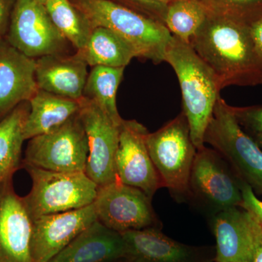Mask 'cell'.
Returning <instances> with one entry per match:
<instances>
[{"mask_svg":"<svg viewBox=\"0 0 262 262\" xmlns=\"http://www.w3.org/2000/svg\"><path fill=\"white\" fill-rule=\"evenodd\" d=\"M243 202L241 207L253 213L262 226V201L256 198L251 186L246 182H241Z\"/></svg>","mask_w":262,"mask_h":262,"instance_id":"28","label":"cell"},{"mask_svg":"<svg viewBox=\"0 0 262 262\" xmlns=\"http://www.w3.org/2000/svg\"><path fill=\"white\" fill-rule=\"evenodd\" d=\"M36 59L0 40V121L37 93Z\"/></svg>","mask_w":262,"mask_h":262,"instance_id":"17","label":"cell"},{"mask_svg":"<svg viewBox=\"0 0 262 262\" xmlns=\"http://www.w3.org/2000/svg\"><path fill=\"white\" fill-rule=\"evenodd\" d=\"M29 102L20 103L0 121V186L22 168L24 127Z\"/></svg>","mask_w":262,"mask_h":262,"instance_id":"23","label":"cell"},{"mask_svg":"<svg viewBox=\"0 0 262 262\" xmlns=\"http://www.w3.org/2000/svg\"><path fill=\"white\" fill-rule=\"evenodd\" d=\"M208 13L251 27L262 18V0H199Z\"/></svg>","mask_w":262,"mask_h":262,"instance_id":"26","label":"cell"},{"mask_svg":"<svg viewBox=\"0 0 262 262\" xmlns=\"http://www.w3.org/2000/svg\"><path fill=\"white\" fill-rule=\"evenodd\" d=\"M5 39L29 58L63 54L67 42L52 21L45 5L16 0Z\"/></svg>","mask_w":262,"mask_h":262,"instance_id":"10","label":"cell"},{"mask_svg":"<svg viewBox=\"0 0 262 262\" xmlns=\"http://www.w3.org/2000/svg\"><path fill=\"white\" fill-rule=\"evenodd\" d=\"M94 204L98 222L118 233L161 229L162 224L151 205V198L141 189L120 181L98 187Z\"/></svg>","mask_w":262,"mask_h":262,"instance_id":"9","label":"cell"},{"mask_svg":"<svg viewBox=\"0 0 262 262\" xmlns=\"http://www.w3.org/2000/svg\"><path fill=\"white\" fill-rule=\"evenodd\" d=\"M115 262H127L126 260H122V261H115Z\"/></svg>","mask_w":262,"mask_h":262,"instance_id":"34","label":"cell"},{"mask_svg":"<svg viewBox=\"0 0 262 262\" xmlns=\"http://www.w3.org/2000/svg\"><path fill=\"white\" fill-rule=\"evenodd\" d=\"M36 63L38 89L77 101L82 98L89 65L77 53L48 55L37 58Z\"/></svg>","mask_w":262,"mask_h":262,"instance_id":"19","label":"cell"},{"mask_svg":"<svg viewBox=\"0 0 262 262\" xmlns=\"http://www.w3.org/2000/svg\"><path fill=\"white\" fill-rule=\"evenodd\" d=\"M189 45L214 73L222 89L262 84V62L249 26L208 13Z\"/></svg>","mask_w":262,"mask_h":262,"instance_id":"1","label":"cell"},{"mask_svg":"<svg viewBox=\"0 0 262 262\" xmlns=\"http://www.w3.org/2000/svg\"><path fill=\"white\" fill-rule=\"evenodd\" d=\"M204 143L227 161L241 181L262 195V149L246 134L232 106L221 96L207 127Z\"/></svg>","mask_w":262,"mask_h":262,"instance_id":"5","label":"cell"},{"mask_svg":"<svg viewBox=\"0 0 262 262\" xmlns=\"http://www.w3.org/2000/svg\"><path fill=\"white\" fill-rule=\"evenodd\" d=\"M80 115L89 140V157L85 173L98 186L117 181L115 156L120 126L114 124L94 101L82 97Z\"/></svg>","mask_w":262,"mask_h":262,"instance_id":"11","label":"cell"},{"mask_svg":"<svg viewBox=\"0 0 262 262\" xmlns=\"http://www.w3.org/2000/svg\"><path fill=\"white\" fill-rule=\"evenodd\" d=\"M24 127V140L47 134L80 113L81 102L39 89L29 101Z\"/></svg>","mask_w":262,"mask_h":262,"instance_id":"21","label":"cell"},{"mask_svg":"<svg viewBox=\"0 0 262 262\" xmlns=\"http://www.w3.org/2000/svg\"><path fill=\"white\" fill-rule=\"evenodd\" d=\"M77 53L91 67L125 68L133 58H139L137 52L126 40L102 27L93 29L87 44Z\"/></svg>","mask_w":262,"mask_h":262,"instance_id":"22","label":"cell"},{"mask_svg":"<svg viewBox=\"0 0 262 262\" xmlns=\"http://www.w3.org/2000/svg\"><path fill=\"white\" fill-rule=\"evenodd\" d=\"M35 1L37 2V3H39V4L46 5V3H47L48 2H49L50 0H35Z\"/></svg>","mask_w":262,"mask_h":262,"instance_id":"33","label":"cell"},{"mask_svg":"<svg viewBox=\"0 0 262 262\" xmlns=\"http://www.w3.org/2000/svg\"><path fill=\"white\" fill-rule=\"evenodd\" d=\"M33 220L13 178L0 186V262H34L31 249Z\"/></svg>","mask_w":262,"mask_h":262,"instance_id":"15","label":"cell"},{"mask_svg":"<svg viewBox=\"0 0 262 262\" xmlns=\"http://www.w3.org/2000/svg\"><path fill=\"white\" fill-rule=\"evenodd\" d=\"M149 131L135 120H123L115 156L117 180L152 198L163 187L146 144Z\"/></svg>","mask_w":262,"mask_h":262,"instance_id":"13","label":"cell"},{"mask_svg":"<svg viewBox=\"0 0 262 262\" xmlns=\"http://www.w3.org/2000/svg\"><path fill=\"white\" fill-rule=\"evenodd\" d=\"M96 220L94 203L33 220L31 249L34 262L49 261Z\"/></svg>","mask_w":262,"mask_h":262,"instance_id":"14","label":"cell"},{"mask_svg":"<svg viewBox=\"0 0 262 262\" xmlns=\"http://www.w3.org/2000/svg\"><path fill=\"white\" fill-rule=\"evenodd\" d=\"M124 71L123 67H92L82 96L94 101L117 126H120L123 121L117 108V94L123 78Z\"/></svg>","mask_w":262,"mask_h":262,"instance_id":"24","label":"cell"},{"mask_svg":"<svg viewBox=\"0 0 262 262\" xmlns=\"http://www.w3.org/2000/svg\"><path fill=\"white\" fill-rule=\"evenodd\" d=\"M241 182L230 165L217 151L196 149L189 182V198L211 218L217 213L241 206Z\"/></svg>","mask_w":262,"mask_h":262,"instance_id":"7","label":"cell"},{"mask_svg":"<svg viewBox=\"0 0 262 262\" xmlns=\"http://www.w3.org/2000/svg\"><path fill=\"white\" fill-rule=\"evenodd\" d=\"M125 256L122 234L96 220L48 262H115Z\"/></svg>","mask_w":262,"mask_h":262,"instance_id":"20","label":"cell"},{"mask_svg":"<svg viewBox=\"0 0 262 262\" xmlns=\"http://www.w3.org/2000/svg\"><path fill=\"white\" fill-rule=\"evenodd\" d=\"M215 238L214 262H252L262 245V226L251 212L241 206L210 218Z\"/></svg>","mask_w":262,"mask_h":262,"instance_id":"12","label":"cell"},{"mask_svg":"<svg viewBox=\"0 0 262 262\" xmlns=\"http://www.w3.org/2000/svg\"><path fill=\"white\" fill-rule=\"evenodd\" d=\"M252 262H262V245L255 255Z\"/></svg>","mask_w":262,"mask_h":262,"instance_id":"31","label":"cell"},{"mask_svg":"<svg viewBox=\"0 0 262 262\" xmlns=\"http://www.w3.org/2000/svg\"><path fill=\"white\" fill-rule=\"evenodd\" d=\"M146 144L163 187L177 201H188L189 177L196 149L184 113L159 130L148 133Z\"/></svg>","mask_w":262,"mask_h":262,"instance_id":"4","label":"cell"},{"mask_svg":"<svg viewBox=\"0 0 262 262\" xmlns=\"http://www.w3.org/2000/svg\"><path fill=\"white\" fill-rule=\"evenodd\" d=\"M164 61L177 74L182 94L183 113L196 149L205 146L204 136L222 91L211 69L190 45L172 35Z\"/></svg>","mask_w":262,"mask_h":262,"instance_id":"2","label":"cell"},{"mask_svg":"<svg viewBox=\"0 0 262 262\" xmlns=\"http://www.w3.org/2000/svg\"><path fill=\"white\" fill-rule=\"evenodd\" d=\"M236 120L239 125L255 135L262 134V105L260 106L234 107L232 106Z\"/></svg>","mask_w":262,"mask_h":262,"instance_id":"27","label":"cell"},{"mask_svg":"<svg viewBox=\"0 0 262 262\" xmlns=\"http://www.w3.org/2000/svg\"><path fill=\"white\" fill-rule=\"evenodd\" d=\"M89 19L93 28L102 27L120 35L134 47L139 58L158 64L165 60L172 34L145 15L115 0H70Z\"/></svg>","mask_w":262,"mask_h":262,"instance_id":"3","label":"cell"},{"mask_svg":"<svg viewBox=\"0 0 262 262\" xmlns=\"http://www.w3.org/2000/svg\"><path fill=\"white\" fill-rule=\"evenodd\" d=\"M127 262H214V246H193L170 238L161 229L122 233Z\"/></svg>","mask_w":262,"mask_h":262,"instance_id":"16","label":"cell"},{"mask_svg":"<svg viewBox=\"0 0 262 262\" xmlns=\"http://www.w3.org/2000/svg\"><path fill=\"white\" fill-rule=\"evenodd\" d=\"M256 138H255V141L257 143L259 147L262 149V134H257V135H255Z\"/></svg>","mask_w":262,"mask_h":262,"instance_id":"32","label":"cell"},{"mask_svg":"<svg viewBox=\"0 0 262 262\" xmlns=\"http://www.w3.org/2000/svg\"><path fill=\"white\" fill-rule=\"evenodd\" d=\"M16 0H0V40L5 39Z\"/></svg>","mask_w":262,"mask_h":262,"instance_id":"29","label":"cell"},{"mask_svg":"<svg viewBox=\"0 0 262 262\" xmlns=\"http://www.w3.org/2000/svg\"><path fill=\"white\" fill-rule=\"evenodd\" d=\"M22 168L32 179V189L23 200L32 220L84 208L97 196L98 186L84 172L52 171L31 165Z\"/></svg>","mask_w":262,"mask_h":262,"instance_id":"6","label":"cell"},{"mask_svg":"<svg viewBox=\"0 0 262 262\" xmlns=\"http://www.w3.org/2000/svg\"><path fill=\"white\" fill-rule=\"evenodd\" d=\"M89 151L78 113L54 130L29 139L22 165L64 173L85 172Z\"/></svg>","mask_w":262,"mask_h":262,"instance_id":"8","label":"cell"},{"mask_svg":"<svg viewBox=\"0 0 262 262\" xmlns=\"http://www.w3.org/2000/svg\"><path fill=\"white\" fill-rule=\"evenodd\" d=\"M164 26L172 35L189 44L208 15L199 0H115Z\"/></svg>","mask_w":262,"mask_h":262,"instance_id":"18","label":"cell"},{"mask_svg":"<svg viewBox=\"0 0 262 262\" xmlns=\"http://www.w3.org/2000/svg\"><path fill=\"white\" fill-rule=\"evenodd\" d=\"M256 51L262 62V18L250 27Z\"/></svg>","mask_w":262,"mask_h":262,"instance_id":"30","label":"cell"},{"mask_svg":"<svg viewBox=\"0 0 262 262\" xmlns=\"http://www.w3.org/2000/svg\"><path fill=\"white\" fill-rule=\"evenodd\" d=\"M45 7L66 40L77 51L83 49L94 29L86 15L70 0H50Z\"/></svg>","mask_w":262,"mask_h":262,"instance_id":"25","label":"cell"}]
</instances>
